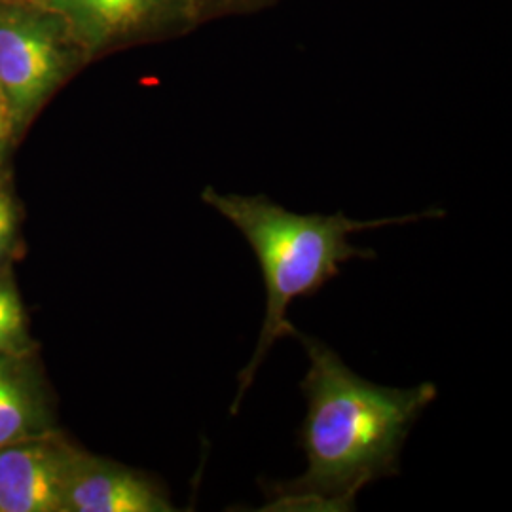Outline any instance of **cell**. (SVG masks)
<instances>
[{"instance_id":"8","label":"cell","mask_w":512,"mask_h":512,"mask_svg":"<svg viewBox=\"0 0 512 512\" xmlns=\"http://www.w3.org/2000/svg\"><path fill=\"white\" fill-rule=\"evenodd\" d=\"M23 334V310L6 311L0 315V353L16 346Z\"/></svg>"},{"instance_id":"12","label":"cell","mask_w":512,"mask_h":512,"mask_svg":"<svg viewBox=\"0 0 512 512\" xmlns=\"http://www.w3.org/2000/svg\"><path fill=\"white\" fill-rule=\"evenodd\" d=\"M0 118H8V120H12L10 118V110H8V105H6V101H4V95L0 92Z\"/></svg>"},{"instance_id":"6","label":"cell","mask_w":512,"mask_h":512,"mask_svg":"<svg viewBox=\"0 0 512 512\" xmlns=\"http://www.w3.org/2000/svg\"><path fill=\"white\" fill-rule=\"evenodd\" d=\"M37 404L18 374L0 363V448L37 439Z\"/></svg>"},{"instance_id":"11","label":"cell","mask_w":512,"mask_h":512,"mask_svg":"<svg viewBox=\"0 0 512 512\" xmlns=\"http://www.w3.org/2000/svg\"><path fill=\"white\" fill-rule=\"evenodd\" d=\"M8 118H0V154H2V148H4V141H6V135H8Z\"/></svg>"},{"instance_id":"3","label":"cell","mask_w":512,"mask_h":512,"mask_svg":"<svg viewBox=\"0 0 512 512\" xmlns=\"http://www.w3.org/2000/svg\"><path fill=\"white\" fill-rule=\"evenodd\" d=\"M61 55L52 29L25 14L0 16V92L10 118H23L52 92Z\"/></svg>"},{"instance_id":"2","label":"cell","mask_w":512,"mask_h":512,"mask_svg":"<svg viewBox=\"0 0 512 512\" xmlns=\"http://www.w3.org/2000/svg\"><path fill=\"white\" fill-rule=\"evenodd\" d=\"M203 202L217 209L247 239L258 260L266 289V315L255 353L239 372L238 393L230 406L232 414H238L245 393L255 382L258 368L275 344L285 336L294 338L298 329L289 321V308L294 300L315 296L342 274V266L353 258L374 260L378 256L372 249L353 245L349 241L351 234L444 217L440 209L376 220H353L344 213L300 215L266 196L219 194L213 188L203 192Z\"/></svg>"},{"instance_id":"7","label":"cell","mask_w":512,"mask_h":512,"mask_svg":"<svg viewBox=\"0 0 512 512\" xmlns=\"http://www.w3.org/2000/svg\"><path fill=\"white\" fill-rule=\"evenodd\" d=\"M84 16L103 27H122L139 18L152 0H71Z\"/></svg>"},{"instance_id":"10","label":"cell","mask_w":512,"mask_h":512,"mask_svg":"<svg viewBox=\"0 0 512 512\" xmlns=\"http://www.w3.org/2000/svg\"><path fill=\"white\" fill-rule=\"evenodd\" d=\"M18 308H21L18 294L14 293L10 287L0 285V315L6 311L18 310Z\"/></svg>"},{"instance_id":"1","label":"cell","mask_w":512,"mask_h":512,"mask_svg":"<svg viewBox=\"0 0 512 512\" xmlns=\"http://www.w3.org/2000/svg\"><path fill=\"white\" fill-rule=\"evenodd\" d=\"M294 338L310 363L300 384L308 410L298 431L308 467L291 480L262 482L266 511H353L366 486L401 473L404 442L437 399V385L374 384L325 342L300 330Z\"/></svg>"},{"instance_id":"9","label":"cell","mask_w":512,"mask_h":512,"mask_svg":"<svg viewBox=\"0 0 512 512\" xmlns=\"http://www.w3.org/2000/svg\"><path fill=\"white\" fill-rule=\"evenodd\" d=\"M14 222H16V215H14L12 202L6 194H0V258L10 245V239L14 234Z\"/></svg>"},{"instance_id":"5","label":"cell","mask_w":512,"mask_h":512,"mask_svg":"<svg viewBox=\"0 0 512 512\" xmlns=\"http://www.w3.org/2000/svg\"><path fill=\"white\" fill-rule=\"evenodd\" d=\"M173 505L148 476L128 467L84 456L74 467L65 512H164Z\"/></svg>"},{"instance_id":"4","label":"cell","mask_w":512,"mask_h":512,"mask_svg":"<svg viewBox=\"0 0 512 512\" xmlns=\"http://www.w3.org/2000/svg\"><path fill=\"white\" fill-rule=\"evenodd\" d=\"M80 458L67 446L37 439L0 448V512H65Z\"/></svg>"}]
</instances>
